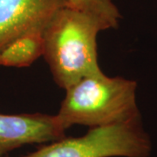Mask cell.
<instances>
[{
	"label": "cell",
	"instance_id": "6",
	"mask_svg": "<svg viewBox=\"0 0 157 157\" xmlns=\"http://www.w3.org/2000/svg\"><path fill=\"white\" fill-rule=\"evenodd\" d=\"M43 55V32L25 34L0 50V67H27Z\"/></svg>",
	"mask_w": 157,
	"mask_h": 157
},
{
	"label": "cell",
	"instance_id": "5",
	"mask_svg": "<svg viewBox=\"0 0 157 157\" xmlns=\"http://www.w3.org/2000/svg\"><path fill=\"white\" fill-rule=\"evenodd\" d=\"M65 132L56 114L0 113V157L23 146L61 139Z\"/></svg>",
	"mask_w": 157,
	"mask_h": 157
},
{
	"label": "cell",
	"instance_id": "2",
	"mask_svg": "<svg viewBox=\"0 0 157 157\" xmlns=\"http://www.w3.org/2000/svg\"><path fill=\"white\" fill-rule=\"evenodd\" d=\"M137 82L103 73L81 78L66 89L56 114L67 130L73 125L107 126L140 116L137 106Z\"/></svg>",
	"mask_w": 157,
	"mask_h": 157
},
{
	"label": "cell",
	"instance_id": "3",
	"mask_svg": "<svg viewBox=\"0 0 157 157\" xmlns=\"http://www.w3.org/2000/svg\"><path fill=\"white\" fill-rule=\"evenodd\" d=\"M151 152V139L138 116L90 128L78 137L64 136L21 157H149Z\"/></svg>",
	"mask_w": 157,
	"mask_h": 157
},
{
	"label": "cell",
	"instance_id": "7",
	"mask_svg": "<svg viewBox=\"0 0 157 157\" xmlns=\"http://www.w3.org/2000/svg\"><path fill=\"white\" fill-rule=\"evenodd\" d=\"M68 6L97 19L103 31L117 28L121 15L112 0H69Z\"/></svg>",
	"mask_w": 157,
	"mask_h": 157
},
{
	"label": "cell",
	"instance_id": "4",
	"mask_svg": "<svg viewBox=\"0 0 157 157\" xmlns=\"http://www.w3.org/2000/svg\"><path fill=\"white\" fill-rule=\"evenodd\" d=\"M69 0H0V50L25 34L43 32Z\"/></svg>",
	"mask_w": 157,
	"mask_h": 157
},
{
	"label": "cell",
	"instance_id": "1",
	"mask_svg": "<svg viewBox=\"0 0 157 157\" xmlns=\"http://www.w3.org/2000/svg\"><path fill=\"white\" fill-rule=\"evenodd\" d=\"M103 31L89 14L60 9L43 31V55L56 84L63 89L81 78L103 73L98 63L97 35Z\"/></svg>",
	"mask_w": 157,
	"mask_h": 157
}]
</instances>
